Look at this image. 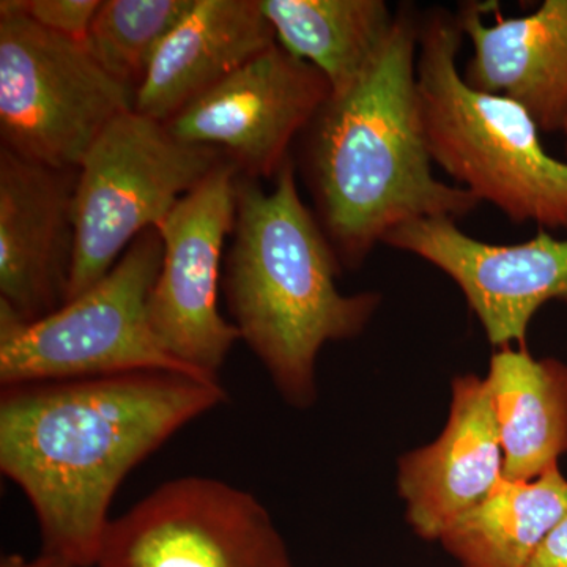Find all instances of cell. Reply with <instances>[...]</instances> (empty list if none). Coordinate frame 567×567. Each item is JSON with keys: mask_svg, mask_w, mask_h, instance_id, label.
I'll use <instances>...</instances> for the list:
<instances>
[{"mask_svg": "<svg viewBox=\"0 0 567 567\" xmlns=\"http://www.w3.org/2000/svg\"><path fill=\"white\" fill-rule=\"evenodd\" d=\"M194 0H102L85 50L112 80L136 93L159 44Z\"/></svg>", "mask_w": 567, "mask_h": 567, "instance_id": "19", "label": "cell"}, {"mask_svg": "<svg viewBox=\"0 0 567 567\" xmlns=\"http://www.w3.org/2000/svg\"><path fill=\"white\" fill-rule=\"evenodd\" d=\"M133 110V93L81 41L0 11L2 147L61 169H78L107 125Z\"/></svg>", "mask_w": 567, "mask_h": 567, "instance_id": "7", "label": "cell"}, {"mask_svg": "<svg viewBox=\"0 0 567 567\" xmlns=\"http://www.w3.org/2000/svg\"><path fill=\"white\" fill-rule=\"evenodd\" d=\"M95 567H293L259 498L226 481L181 476L112 518Z\"/></svg>", "mask_w": 567, "mask_h": 567, "instance_id": "8", "label": "cell"}, {"mask_svg": "<svg viewBox=\"0 0 567 567\" xmlns=\"http://www.w3.org/2000/svg\"><path fill=\"white\" fill-rule=\"evenodd\" d=\"M330 96L319 70L276 43L166 126L181 141L218 148L245 177L275 178Z\"/></svg>", "mask_w": 567, "mask_h": 567, "instance_id": "10", "label": "cell"}, {"mask_svg": "<svg viewBox=\"0 0 567 567\" xmlns=\"http://www.w3.org/2000/svg\"><path fill=\"white\" fill-rule=\"evenodd\" d=\"M383 245L420 257L450 276L496 349L527 346L529 322L548 301L567 303V238L540 229L524 244L492 245L458 229L456 219H416Z\"/></svg>", "mask_w": 567, "mask_h": 567, "instance_id": "11", "label": "cell"}, {"mask_svg": "<svg viewBox=\"0 0 567 567\" xmlns=\"http://www.w3.org/2000/svg\"><path fill=\"white\" fill-rule=\"evenodd\" d=\"M342 268L316 213L301 199L293 156L270 192L240 174L224 300L240 341L295 409L316 402L320 350L358 338L382 303L375 292H339Z\"/></svg>", "mask_w": 567, "mask_h": 567, "instance_id": "3", "label": "cell"}, {"mask_svg": "<svg viewBox=\"0 0 567 567\" xmlns=\"http://www.w3.org/2000/svg\"><path fill=\"white\" fill-rule=\"evenodd\" d=\"M393 35L372 70L331 95L300 136L301 173L316 216L342 267L357 270L402 224L462 218L481 203L432 169L417 91L421 17L399 7Z\"/></svg>", "mask_w": 567, "mask_h": 567, "instance_id": "2", "label": "cell"}, {"mask_svg": "<svg viewBox=\"0 0 567 567\" xmlns=\"http://www.w3.org/2000/svg\"><path fill=\"white\" fill-rule=\"evenodd\" d=\"M491 3L465 2L456 18L472 41L464 81L505 96L528 112L540 133H561L567 121V0H546L525 17L484 22Z\"/></svg>", "mask_w": 567, "mask_h": 567, "instance_id": "14", "label": "cell"}, {"mask_svg": "<svg viewBox=\"0 0 567 567\" xmlns=\"http://www.w3.org/2000/svg\"><path fill=\"white\" fill-rule=\"evenodd\" d=\"M462 39L456 13L424 11L416 74L432 159L511 221L567 233V162L548 155L524 107L466 84L457 66Z\"/></svg>", "mask_w": 567, "mask_h": 567, "instance_id": "4", "label": "cell"}, {"mask_svg": "<svg viewBox=\"0 0 567 567\" xmlns=\"http://www.w3.org/2000/svg\"><path fill=\"white\" fill-rule=\"evenodd\" d=\"M502 440L503 477L532 481L567 451V365L527 346L496 350L486 377Z\"/></svg>", "mask_w": 567, "mask_h": 567, "instance_id": "16", "label": "cell"}, {"mask_svg": "<svg viewBox=\"0 0 567 567\" xmlns=\"http://www.w3.org/2000/svg\"><path fill=\"white\" fill-rule=\"evenodd\" d=\"M276 40L330 82L331 95L353 89L382 58L395 14L383 0H260Z\"/></svg>", "mask_w": 567, "mask_h": 567, "instance_id": "17", "label": "cell"}, {"mask_svg": "<svg viewBox=\"0 0 567 567\" xmlns=\"http://www.w3.org/2000/svg\"><path fill=\"white\" fill-rule=\"evenodd\" d=\"M163 252L158 230H145L87 292L35 322H24L0 301V385L130 372H177L219 382L175 360L153 333L148 301Z\"/></svg>", "mask_w": 567, "mask_h": 567, "instance_id": "5", "label": "cell"}, {"mask_svg": "<svg viewBox=\"0 0 567 567\" xmlns=\"http://www.w3.org/2000/svg\"><path fill=\"white\" fill-rule=\"evenodd\" d=\"M561 133L565 134V152H566V156H567V121H566L565 128H563Z\"/></svg>", "mask_w": 567, "mask_h": 567, "instance_id": "23", "label": "cell"}, {"mask_svg": "<svg viewBox=\"0 0 567 567\" xmlns=\"http://www.w3.org/2000/svg\"><path fill=\"white\" fill-rule=\"evenodd\" d=\"M78 175L0 145V301L24 322L65 305Z\"/></svg>", "mask_w": 567, "mask_h": 567, "instance_id": "12", "label": "cell"}, {"mask_svg": "<svg viewBox=\"0 0 567 567\" xmlns=\"http://www.w3.org/2000/svg\"><path fill=\"white\" fill-rule=\"evenodd\" d=\"M527 567H567V514L536 548Z\"/></svg>", "mask_w": 567, "mask_h": 567, "instance_id": "21", "label": "cell"}, {"mask_svg": "<svg viewBox=\"0 0 567 567\" xmlns=\"http://www.w3.org/2000/svg\"><path fill=\"white\" fill-rule=\"evenodd\" d=\"M567 514V480L558 465L532 481L503 477L439 543L462 567H527Z\"/></svg>", "mask_w": 567, "mask_h": 567, "instance_id": "18", "label": "cell"}, {"mask_svg": "<svg viewBox=\"0 0 567 567\" xmlns=\"http://www.w3.org/2000/svg\"><path fill=\"white\" fill-rule=\"evenodd\" d=\"M276 43L260 0H194L153 55L133 111L169 122Z\"/></svg>", "mask_w": 567, "mask_h": 567, "instance_id": "15", "label": "cell"}, {"mask_svg": "<svg viewBox=\"0 0 567 567\" xmlns=\"http://www.w3.org/2000/svg\"><path fill=\"white\" fill-rule=\"evenodd\" d=\"M0 567H80L71 563L70 559L61 557V555L52 554V551L43 550L33 559H25L20 555H9L2 559Z\"/></svg>", "mask_w": 567, "mask_h": 567, "instance_id": "22", "label": "cell"}, {"mask_svg": "<svg viewBox=\"0 0 567 567\" xmlns=\"http://www.w3.org/2000/svg\"><path fill=\"white\" fill-rule=\"evenodd\" d=\"M221 382L130 372L0 393V470L39 520L43 550L95 567L125 477L226 402Z\"/></svg>", "mask_w": 567, "mask_h": 567, "instance_id": "1", "label": "cell"}, {"mask_svg": "<svg viewBox=\"0 0 567 567\" xmlns=\"http://www.w3.org/2000/svg\"><path fill=\"white\" fill-rule=\"evenodd\" d=\"M240 171L226 159L192 189L162 224V270L148 301L153 333L167 353L205 379L219 371L237 328L219 312L223 249L237 216Z\"/></svg>", "mask_w": 567, "mask_h": 567, "instance_id": "9", "label": "cell"}, {"mask_svg": "<svg viewBox=\"0 0 567 567\" xmlns=\"http://www.w3.org/2000/svg\"><path fill=\"white\" fill-rule=\"evenodd\" d=\"M502 440L486 380H453L450 416L431 445L401 457L398 491L406 520L421 539L439 540L503 480Z\"/></svg>", "mask_w": 567, "mask_h": 567, "instance_id": "13", "label": "cell"}, {"mask_svg": "<svg viewBox=\"0 0 567 567\" xmlns=\"http://www.w3.org/2000/svg\"><path fill=\"white\" fill-rule=\"evenodd\" d=\"M226 159L218 148L181 141L166 123L140 112L114 118L78 167L65 303L110 274L141 234L158 230L182 197Z\"/></svg>", "mask_w": 567, "mask_h": 567, "instance_id": "6", "label": "cell"}, {"mask_svg": "<svg viewBox=\"0 0 567 567\" xmlns=\"http://www.w3.org/2000/svg\"><path fill=\"white\" fill-rule=\"evenodd\" d=\"M102 0H2L0 11H17L66 39L84 43Z\"/></svg>", "mask_w": 567, "mask_h": 567, "instance_id": "20", "label": "cell"}]
</instances>
